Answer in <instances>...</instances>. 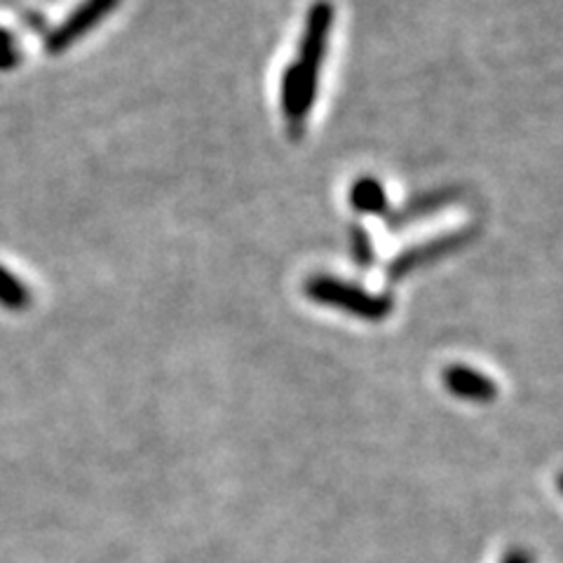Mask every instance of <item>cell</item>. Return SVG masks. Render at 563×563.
Returning a JSON list of instances; mask_svg holds the SVG:
<instances>
[{"label":"cell","instance_id":"5b68a950","mask_svg":"<svg viewBox=\"0 0 563 563\" xmlns=\"http://www.w3.org/2000/svg\"><path fill=\"white\" fill-rule=\"evenodd\" d=\"M442 383L453 397L465 399V401L490 404L498 397V385L493 383V378L484 376L482 372H477V368L465 366V364L446 366L442 372Z\"/></svg>","mask_w":563,"mask_h":563},{"label":"cell","instance_id":"7a4b0ae2","mask_svg":"<svg viewBox=\"0 0 563 563\" xmlns=\"http://www.w3.org/2000/svg\"><path fill=\"white\" fill-rule=\"evenodd\" d=\"M306 296L314 303L362 317L366 322H383L393 312V298L387 294H372L331 275L310 277L306 282Z\"/></svg>","mask_w":563,"mask_h":563},{"label":"cell","instance_id":"8992f818","mask_svg":"<svg viewBox=\"0 0 563 563\" xmlns=\"http://www.w3.org/2000/svg\"><path fill=\"white\" fill-rule=\"evenodd\" d=\"M350 205L360 214H383L387 209V196L380 181L364 176V179L355 181L350 188Z\"/></svg>","mask_w":563,"mask_h":563},{"label":"cell","instance_id":"277c9868","mask_svg":"<svg viewBox=\"0 0 563 563\" xmlns=\"http://www.w3.org/2000/svg\"><path fill=\"white\" fill-rule=\"evenodd\" d=\"M467 240H470V231H457V233H449V235H442L437 240H430L426 244H418V246H413V250L401 252L390 263V271H387V275H390L393 279L407 277L409 273L428 266V263H434L439 258L453 254L455 250H461Z\"/></svg>","mask_w":563,"mask_h":563},{"label":"cell","instance_id":"3957f363","mask_svg":"<svg viewBox=\"0 0 563 563\" xmlns=\"http://www.w3.org/2000/svg\"><path fill=\"white\" fill-rule=\"evenodd\" d=\"M118 5L120 0H82V3L66 16L64 24H59L47 35L45 49L49 55H62L70 45H76L85 33L97 29Z\"/></svg>","mask_w":563,"mask_h":563},{"label":"cell","instance_id":"6da1fadb","mask_svg":"<svg viewBox=\"0 0 563 563\" xmlns=\"http://www.w3.org/2000/svg\"><path fill=\"white\" fill-rule=\"evenodd\" d=\"M333 24V8L327 0L312 5L306 31L298 47L296 62L287 68L282 78V109L289 122L301 128L317 97V80H320V68L327 55L329 31Z\"/></svg>","mask_w":563,"mask_h":563},{"label":"cell","instance_id":"8fae6325","mask_svg":"<svg viewBox=\"0 0 563 563\" xmlns=\"http://www.w3.org/2000/svg\"><path fill=\"white\" fill-rule=\"evenodd\" d=\"M500 563H536V556H533V552H528L523 548H515L503 556Z\"/></svg>","mask_w":563,"mask_h":563},{"label":"cell","instance_id":"9c48e42d","mask_svg":"<svg viewBox=\"0 0 563 563\" xmlns=\"http://www.w3.org/2000/svg\"><path fill=\"white\" fill-rule=\"evenodd\" d=\"M350 250H352V258L357 261V266L368 268L374 263V244H372V235H368L362 225H352L350 228Z\"/></svg>","mask_w":563,"mask_h":563},{"label":"cell","instance_id":"30bf717a","mask_svg":"<svg viewBox=\"0 0 563 563\" xmlns=\"http://www.w3.org/2000/svg\"><path fill=\"white\" fill-rule=\"evenodd\" d=\"M22 59V49L16 45L14 33L0 29V70H10Z\"/></svg>","mask_w":563,"mask_h":563},{"label":"cell","instance_id":"52a82bcc","mask_svg":"<svg viewBox=\"0 0 563 563\" xmlns=\"http://www.w3.org/2000/svg\"><path fill=\"white\" fill-rule=\"evenodd\" d=\"M0 306L12 312L26 310L31 306L29 287L5 266H0Z\"/></svg>","mask_w":563,"mask_h":563},{"label":"cell","instance_id":"ba28073f","mask_svg":"<svg viewBox=\"0 0 563 563\" xmlns=\"http://www.w3.org/2000/svg\"><path fill=\"white\" fill-rule=\"evenodd\" d=\"M446 200H449V192H434V196L418 198L416 202L404 207V209L399 211V214H397V219H393V223H395V221H397V223H407V221H411V219L426 217V214H430V211L442 207Z\"/></svg>","mask_w":563,"mask_h":563}]
</instances>
